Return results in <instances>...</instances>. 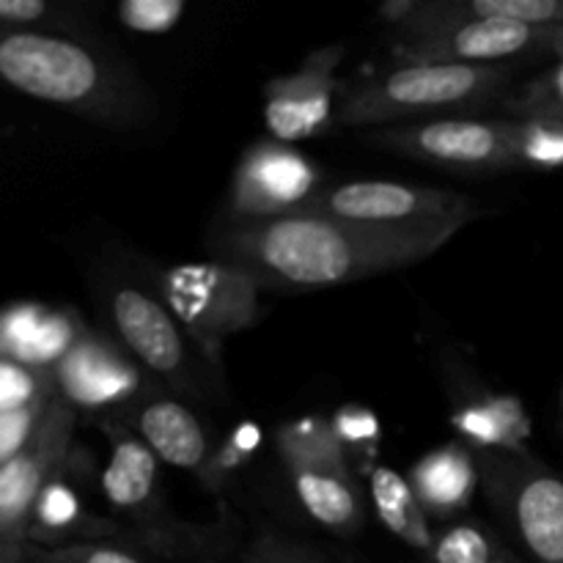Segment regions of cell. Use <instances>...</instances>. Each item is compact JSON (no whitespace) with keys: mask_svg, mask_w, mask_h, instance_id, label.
<instances>
[{"mask_svg":"<svg viewBox=\"0 0 563 563\" xmlns=\"http://www.w3.org/2000/svg\"><path fill=\"white\" fill-rule=\"evenodd\" d=\"M537 49H548L563 60V27H533L509 20H467L432 36L399 42L396 55L401 64L506 66Z\"/></svg>","mask_w":563,"mask_h":563,"instance_id":"11","label":"cell"},{"mask_svg":"<svg viewBox=\"0 0 563 563\" xmlns=\"http://www.w3.org/2000/svg\"><path fill=\"white\" fill-rule=\"evenodd\" d=\"M515 410L511 401H495L487 407H471L456 418V427L467 434V438L478 440V443H506V440L517 438L528 432V421L522 412L511 416Z\"/></svg>","mask_w":563,"mask_h":563,"instance_id":"23","label":"cell"},{"mask_svg":"<svg viewBox=\"0 0 563 563\" xmlns=\"http://www.w3.org/2000/svg\"><path fill=\"white\" fill-rule=\"evenodd\" d=\"M25 563H148L141 550L126 544L99 539V542H77L64 548H27Z\"/></svg>","mask_w":563,"mask_h":563,"instance_id":"25","label":"cell"},{"mask_svg":"<svg viewBox=\"0 0 563 563\" xmlns=\"http://www.w3.org/2000/svg\"><path fill=\"white\" fill-rule=\"evenodd\" d=\"M506 66L399 64L385 75L350 88L339 102L335 124L363 130L407 119H445L473 113L506 91Z\"/></svg>","mask_w":563,"mask_h":563,"instance_id":"3","label":"cell"},{"mask_svg":"<svg viewBox=\"0 0 563 563\" xmlns=\"http://www.w3.org/2000/svg\"><path fill=\"white\" fill-rule=\"evenodd\" d=\"M236 563H264V561H262V559H258V555H256V553H253V550H251V548H245V550H242L240 561H236Z\"/></svg>","mask_w":563,"mask_h":563,"instance_id":"32","label":"cell"},{"mask_svg":"<svg viewBox=\"0 0 563 563\" xmlns=\"http://www.w3.org/2000/svg\"><path fill=\"white\" fill-rule=\"evenodd\" d=\"M135 434L157 454L159 462L187 473H201L212 456L203 423L181 401L168 396H146L132 412Z\"/></svg>","mask_w":563,"mask_h":563,"instance_id":"15","label":"cell"},{"mask_svg":"<svg viewBox=\"0 0 563 563\" xmlns=\"http://www.w3.org/2000/svg\"><path fill=\"white\" fill-rule=\"evenodd\" d=\"M451 236L454 231L383 229L300 209L253 223L229 220L207 251L212 262L242 269L262 286L328 289L423 262Z\"/></svg>","mask_w":563,"mask_h":563,"instance_id":"1","label":"cell"},{"mask_svg":"<svg viewBox=\"0 0 563 563\" xmlns=\"http://www.w3.org/2000/svg\"><path fill=\"white\" fill-rule=\"evenodd\" d=\"M49 14V3L44 0H0V20L5 25H36Z\"/></svg>","mask_w":563,"mask_h":563,"instance_id":"29","label":"cell"},{"mask_svg":"<svg viewBox=\"0 0 563 563\" xmlns=\"http://www.w3.org/2000/svg\"><path fill=\"white\" fill-rule=\"evenodd\" d=\"M410 484L427 515L449 517L465 509L476 487V467L467 451L449 445L423 456L410 473Z\"/></svg>","mask_w":563,"mask_h":563,"instance_id":"18","label":"cell"},{"mask_svg":"<svg viewBox=\"0 0 563 563\" xmlns=\"http://www.w3.org/2000/svg\"><path fill=\"white\" fill-rule=\"evenodd\" d=\"M368 493H372L377 517L396 539H401L412 550H421L427 555L432 553L438 537L429 526V515L418 500L410 478L399 476L390 467H377L368 476Z\"/></svg>","mask_w":563,"mask_h":563,"instance_id":"19","label":"cell"},{"mask_svg":"<svg viewBox=\"0 0 563 563\" xmlns=\"http://www.w3.org/2000/svg\"><path fill=\"white\" fill-rule=\"evenodd\" d=\"M548 88H539L533 91V99H539L537 110L531 115H542V113H553V115H563V64L559 66L553 77L544 80Z\"/></svg>","mask_w":563,"mask_h":563,"instance_id":"30","label":"cell"},{"mask_svg":"<svg viewBox=\"0 0 563 563\" xmlns=\"http://www.w3.org/2000/svg\"><path fill=\"white\" fill-rule=\"evenodd\" d=\"M110 319L119 341L143 372L165 379L179 390H192L190 352L185 330L159 297L124 284L110 295Z\"/></svg>","mask_w":563,"mask_h":563,"instance_id":"12","label":"cell"},{"mask_svg":"<svg viewBox=\"0 0 563 563\" xmlns=\"http://www.w3.org/2000/svg\"><path fill=\"white\" fill-rule=\"evenodd\" d=\"M291 487L302 509L333 533H357L363 526V504L352 473L289 471Z\"/></svg>","mask_w":563,"mask_h":563,"instance_id":"17","label":"cell"},{"mask_svg":"<svg viewBox=\"0 0 563 563\" xmlns=\"http://www.w3.org/2000/svg\"><path fill=\"white\" fill-rule=\"evenodd\" d=\"M478 462L487 498L533 563H563V478L509 451H487Z\"/></svg>","mask_w":563,"mask_h":563,"instance_id":"8","label":"cell"},{"mask_svg":"<svg viewBox=\"0 0 563 563\" xmlns=\"http://www.w3.org/2000/svg\"><path fill=\"white\" fill-rule=\"evenodd\" d=\"M110 438V462L102 473V493L115 511L137 526L141 542L152 553L185 555L196 548V533L176 531L159 517V460L135 429L124 423H102Z\"/></svg>","mask_w":563,"mask_h":563,"instance_id":"9","label":"cell"},{"mask_svg":"<svg viewBox=\"0 0 563 563\" xmlns=\"http://www.w3.org/2000/svg\"><path fill=\"white\" fill-rule=\"evenodd\" d=\"M58 394L53 368H33L3 357L0 363V412L42 405Z\"/></svg>","mask_w":563,"mask_h":563,"instance_id":"22","label":"cell"},{"mask_svg":"<svg viewBox=\"0 0 563 563\" xmlns=\"http://www.w3.org/2000/svg\"><path fill=\"white\" fill-rule=\"evenodd\" d=\"M563 165V115L522 119V168L550 170Z\"/></svg>","mask_w":563,"mask_h":563,"instance_id":"24","label":"cell"},{"mask_svg":"<svg viewBox=\"0 0 563 563\" xmlns=\"http://www.w3.org/2000/svg\"><path fill=\"white\" fill-rule=\"evenodd\" d=\"M247 548L264 563H330L313 548H308V544L297 542V539L286 537V533L275 531L269 526L256 528Z\"/></svg>","mask_w":563,"mask_h":563,"instance_id":"27","label":"cell"},{"mask_svg":"<svg viewBox=\"0 0 563 563\" xmlns=\"http://www.w3.org/2000/svg\"><path fill=\"white\" fill-rule=\"evenodd\" d=\"M264 286L253 275L229 264H179L163 273L159 295L170 308L187 339L218 366L225 339L253 328L262 317L258 291Z\"/></svg>","mask_w":563,"mask_h":563,"instance_id":"4","label":"cell"},{"mask_svg":"<svg viewBox=\"0 0 563 563\" xmlns=\"http://www.w3.org/2000/svg\"><path fill=\"white\" fill-rule=\"evenodd\" d=\"M302 209L383 229H432L454 234L482 218V207L465 192L383 179L322 187Z\"/></svg>","mask_w":563,"mask_h":563,"instance_id":"5","label":"cell"},{"mask_svg":"<svg viewBox=\"0 0 563 563\" xmlns=\"http://www.w3.org/2000/svg\"><path fill=\"white\" fill-rule=\"evenodd\" d=\"M344 58V47H324L308 55L295 75L278 77L267 86L264 124L278 143L319 135L335 121V66Z\"/></svg>","mask_w":563,"mask_h":563,"instance_id":"13","label":"cell"},{"mask_svg":"<svg viewBox=\"0 0 563 563\" xmlns=\"http://www.w3.org/2000/svg\"><path fill=\"white\" fill-rule=\"evenodd\" d=\"M333 429L341 443H372L377 438V418L357 407H346L333 421Z\"/></svg>","mask_w":563,"mask_h":563,"instance_id":"28","label":"cell"},{"mask_svg":"<svg viewBox=\"0 0 563 563\" xmlns=\"http://www.w3.org/2000/svg\"><path fill=\"white\" fill-rule=\"evenodd\" d=\"M53 372L58 394L71 407L82 410L99 412L115 405L126 407L143 396L141 372L97 335L82 333Z\"/></svg>","mask_w":563,"mask_h":563,"instance_id":"14","label":"cell"},{"mask_svg":"<svg viewBox=\"0 0 563 563\" xmlns=\"http://www.w3.org/2000/svg\"><path fill=\"white\" fill-rule=\"evenodd\" d=\"M509 548L482 522H456L438 533L429 563H498Z\"/></svg>","mask_w":563,"mask_h":563,"instance_id":"21","label":"cell"},{"mask_svg":"<svg viewBox=\"0 0 563 563\" xmlns=\"http://www.w3.org/2000/svg\"><path fill=\"white\" fill-rule=\"evenodd\" d=\"M71 429L75 407L55 394L36 438L0 465V563H25L33 515L71 456Z\"/></svg>","mask_w":563,"mask_h":563,"instance_id":"7","label":"cell"},{"mask_svg":"<svg viewBox=\"0 0 563 563\" xmlns=\"http://www.w3.org/2000/svg\"><path fill=\"white\" fill-rule=\"evenodd\" d=\"M498 563H522V561H520V559H517V555H515V553H511V550H509V553H506V555H504V559H500Z\"/></svg>","mask_w":563,"mask_h":563,"instance_id":"33","label":"cell"},{"mask_svg":"<svg viewBox=\"0 0 563 563\" xmlns=\"http://www.w3.org/2000/svg\"><path fill=\"white\" fill-rule=\"evenodd\" d=\"M368 143L462 174L522 168V121L434 119L374 130Z\"/></svg>","mask_w":563,"mask_h":563,"instance_id":"6","label":"cell"},{"mask_svg":"<svg viewBox=\"0 0 563 563\" xmlns=\"http://www.w3.org/2000/svg\"><path fill=\"white\" fill-rule=\"evenodd\" d=\"M319 187V170L289 143L262 141L242 154L231 181L229 209L234 223L273 220L308 207Z\"/></svg>","mask_w":563,"mask_h":563,"instance_id":"10","label":"cell"},{"mask_svg":"<svg viewBox=\"0 0 563 563\" xmlns=\"http://www.w3.org/2000/svg\"><path fill=\"white\" fill-rule=\"evenodd\" d=\"M423 0H390L379 9V16H383L388 25H396L399 31H407V27L416 22V16L421 14Z\"/></svg>","mask_w":563,"mask_h":563,"instance_id":"31","label":"cell"},{"mask_svg":"<svg viewBox=\"0 0 563 563\" xmlns=\"http://www.w3.org/2000/svg\"><path fill=\"white\" fill-rule=\"evenodd\" d=\"M185 11V0H124L119 5V20L130 31L154 36L179 25Z\"/></svg>","mask_w":563,"mask_h":563,"instance_id":"26","label":"cell"},{"mask_svg":"<svg viewBox=\"0 0 563 563\" xmlns=\"http://www.w3.org/2000/svg\"><path fill=\"white\" fill-rule=\"evenodd\" d=\"M0 75L25 97L97 124L137 126L154 115V99L135 75L86 44L36 31L0 38Z\"/></svg>","mask_w":563,"mask_h":563,"instance_id":"2","label":"cell"},{"mask_svg":"<svg viewBox=\"0 0 563 563\" xmlns=\"http://www.w3.org/2000/svg\"><path fill=\"white\" fill-rule=\"evenodd\" d=\"M86 333L80 330L71 313H53L38 306H14L3 317V357L25 363L33 368L58 366L77 339Z\"/></svg>","mask_w":563,"mask_h":563,"instance_id":"16","label":"cell"},{"mask_svg":"<svg viewBox=\"0 0 563 563\" xmlns=\"http://www.w3.org/2000/svg\"><path fill=\"white\" fill-rule=\"evenodd\" d=\"M278 451L286 471H339L352 473L346 451L333 423L322 418H302L278 429Z\"/></svg>","mask_w":563,"mask_h":563,"instance_id":"20","label":"cell"}]
</instances>
